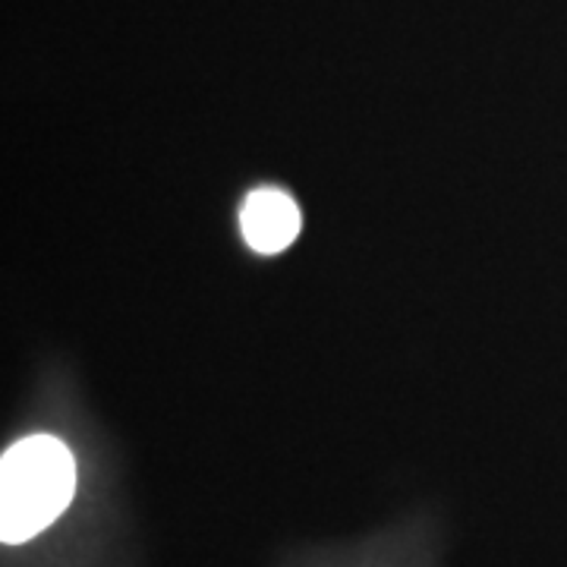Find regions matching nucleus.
I'll return each instance as SVG.
<instances>
[{
	"mask_svg": "<svg viewBox=\"0 0 567 567\" xmlns=\"http://www.w3.org/2000/svg\"><path fill=\"white\" fill-rule=\"evenodd\" d=\"M240 230L249 249L262 256H278L300 234V208L275 186H259L246 196L240 208Z\"/></svg>",
	"mask_w": 567,
	"mask_h": 567,
	"instance_id": "nucleus-2",
	"label": "nucleus"
},
{
	"mask_svg": "<svg viewBox=\"0 0 567 567\" xmlns=\"http://www.w3.org/2000/svg\"><path fill=\"white\" fill-rule=\"evenodd\" d=\"M76 461L54 435H29L0 461V539L22 546L48 529L73 502Z\"/></svg>",
	"mask_w": 567,
	"mask_h": 567,
	"instance_id": "nucleus-1",
	"label": "nucleus"
}]
</instances>
